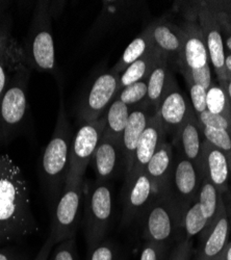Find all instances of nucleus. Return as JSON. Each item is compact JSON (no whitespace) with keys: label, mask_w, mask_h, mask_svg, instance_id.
<instances>
[{"label":"nucleus","mask_w":231,"mask_h":260,"mask_svg":"<svg viewBox=\"0 0 231 260\" xmlns=\"http://www.w3.org/2000/svg\"><path fill=\"white\" fill-rule=\"evenodd\" d=\"M27 180L7 154L0 155V247L39 233Z\"/></svg>","instance_id":"1"},{"label":"nucleus","mask_w":231,"mask_h":260,"mask_svg":"<svg viewBox=\"0 0 231 260\" xmlns=\"http://www.w3.org/2000/svg\"><path fill=\"white\" fill-rule=\"evenodd\" d=\"M59 86V106L51 138L42 154L39 168L41 188L47 200L50 212L53 210L67 181L70 168V151L74 137L69 123L61 83Z\"/></svg>","instance_id":"2"},{"label":"nucleus","mask_w":231,"mask_h":260,"mask_svg":"<svg viewBox=\"0 0 231 260\" xmlns=\"http://www.w3.org/2000/svg\"><path fill=\"white\" fill-rule=\"evenodd\" d=\"M52 21L46 0L37 2L22 50L26 66L31 71L48 73L57 79Z\"/></svg>","instance_id":"3"},{"label":"nucleus","mask_w":231,"mask_h":260,"mask_svg":"<svg viewBox=\"0 0 231 260\" xmlns=\"http://www.w3.org/2000/svg\"><path fill=\"white\" fill-rule=\"evenodd\" d=\"M31 72L25 60L21 61L0 97V147L9 145L24 132L29 114L27 90Z\"/></svg>","instance_id":"4"},{"label":"nucleus","mask_w":231,"mask_h":260,"mask_svg":"<svg viewBox=\"0 0 231 260\" xmlns=\"http://www.w3.org/2000/svg\"><path fill=\"white\" fill-rule=\"evenodd\" d=\"M83 229L88 249L106 240L114 218V194L109 182L95 180L83 187Z\"/></svg>","instance_id":"5"},{"label":"nucleus","mask_w":231,"mask_h":260,"mask_svg":"<svg viewBox=\"0 0 231 260\" xmlns=\"http://www.w3.org/2000/svg\"><path fill=\"white\" fill-rule=\"evenodd\" d=\"M142 237L144 241L171 245L181 230L182 212L167 189L156 193L142 215Z\"/></svg>","instance_id":"6"},{"label":"nucleus","mask_w":231,"mask_h":260,"mask_svg":"<svg viewBox=\"0 0 231 260\" xmlns=\"http://www.w3.org/2000/svg\"><path fill=\"white\" fill-rule=\"evenodd\" d=\"M85 179L67 177L66 184L51 211L48 240L54 245L75 237L81 221Z\"/></svg>","instance_id":"7"},{"label":"nucleus","mask_w":231,"mask_h":260,"mask_svg":"<svg viewBox=\"0 0 231 260\" xmlns=\"http://www.w3.org/2000/svg\"><path fill=\"white\" fill-rule=\"evenodd\" d=\"M183 46L177 64L184 79H191L206 90L213 83L211 59L205 45L203 34L198 22L186 21L181 26Z\"/></svg>","instance_id":"8"},{"label":"nucleus","mask_w":231,"mask_h":260,"mask_svg":"<svg viewBox=\"0 0 231 260\" xmlns=\"http://www.w3.org/2000/svg\"><path fill=\"white\" fill-rule=\"evenodd\" d=\"M119 78L120 74L110 70L94 79L78 103L77 117L80 123L96 121L106 114L119 93Z\"/></svg>","instance_id":"9"},{"label":"nucleus","mask_w":231,"mask_h":260,"mask_svg":"<svg viewBox=\"0 0 231 260\" xmlns=\"http://www.w3.org/2000/svg\"><path fill=\"white\" fill-rule=\"evenodd\" d=\"M104 126H106L104 115L96 121L80 124L72 140L69 177L74 179L85 178V173L102 138Z\"/></svg>","instance_id":"10"},{"label":"nucleus","mask_w":231,"mask_h":260,"mask_svg":"<svg viewBox=\"0 0 231 260\" xmlns=\"http://www.w3.org/2000/svg\"><path fill=\"white\" fill-rule=\"evenodd\" d=\"M202 176L198 168L180 153L177 154L166 189L171 194L182 215L188 206L198 200Z\"/></svg>","instance_id":"11"},{"label":"nucleus","mask_w":231,"mask_h":260,"mask_svg":"<svg viewBox=\"0 0 231 260\" xmlns=\"http://www.w3.org/2000/svg\"><path fill=\"white\" fill-rule=\"evenodd\" d=\"M198 24L203 34L209 59L216 72L218 83L222 86L227 80L225 70V47L217 10L212 3L202 5L197 13Z\"/></svg>","instance_id":"12"},{"label":"nucleus","mask_w":231,"mask_h":260,"mask_svg":"<svg viewBox=\"0 0 231 260\" xmlns=\"http://www.w3.org/2000/svg\"><path fill=\"white\" fill-rule=\"evenodd\" d=\"M90 165L98 181L109 182L120 175L125 176L126 161L122 142L102 136Z\"/></svg>","instance_id":"13"},{"label":"nucleus","mask_w":231,"mask_h":260,"mask_svg":"<svg viewBox=\"0 0 231 260\" xmlns=\"http://www.w3.org/2000/svg\"><path fill=\"white\" fill-rule=\"evenodd\" d=\"M155 196L152 183L143 172L127 185L123 186V213L121 226L130 225L135 220L141 219Z\"/></svg>","instance_id":"14"},{"label":"nucleus","mask_w":231,"mask_h":260,"mask_svg":"<svg viewBox=\"0 0 231 260\" xmlns=\"http://www.w3.org/2000/svg\"><path fill=\"white\" fill-rule=\"evenodd\" d=\"M13 18L10 10L0 21V97L21 61L24 60L22 46L12 34Z\"/></svg>","instance_id":"15"},{"label":"nucleus","mask_w":231,"mask_h":260,"mask_svg":"<svg viewBox=\"0 0 231 260\" xmlns=\"http://www.w3.org/2000/svg\"><path fill=\"white\" fill-rule=\"evenodd\" d=\"M166 130L158 119L157 115L154 113L150 121L147 125L146 129L139 141L136 153L133 159V165L130 172L127 176L124 177V185H127L134 178H136L141 173L145 172V169L150 161L153 154L160 146V144L166 141Z\"/></svg>","instance_id":"16"},{"label":"nucleus","mask_w":231,"mask_h":260,"mask_svg":"<svg viewBox=\"0 0 231 260\" xmlns=\"http://www.w3.org/2000/svg\"><path fill=\"white\" fill-rule=\"evenodd\" d=\"M230 222L224 198L213 223L200 236L201 244L198 249L197 260H217L224 248L229 243Z\"/></svg>","instance_id":"17"},{"label":"nucleus","mask_w":231,"mask_h":260,"mask_svg":"<svg viewBox=\"0 0 231 260\" xmlns=\"http://www.w3.org/2000/svg\"><path fill=\"white\" fill-rule=\"evenodd\" d=\"M192 112L193 108L179 91L174 79L166 91L155 111L166 133L169 130L176 132Z\"/></svg>","instance_id":"18"},{"label":"nucleus","mask_w":231,"mask_h":260,"mask_svg":"<svg viewBox=\"0 0 231 260\" xmlns=\"http://www.w3.org/2000/svg\"><path fill=\"white\" fill-rule=\"evenodd\" d=\"M199 171L202 178L211 181L224 194L228 189L230 164L228 156L213 145L203 141Z\"/></svg>","instance_id":"19"},{"label":"nucleus","mask_w":231,"mask_h":260,"mask_svg":"<svg viewBox=\"0 0 231 260\" xmlns=\"http://www.w3.org/2000/svg\"><path fill=\"white\" fill-rule=\"evenodd\" d=\"M150 111L151 107L148 104L139 106L131 110L127 125H126L122 138V145L124 149V155L126 161L125 176H127L128 173L130 172L133 159L136 153L139 141L147 125H148L151 116L155 113Z\"/></svg>","instance_id":"20"},{"label":"nucleus","mask_w":231,"mask_h":260,"mask_svg":"<svg viewBox=\"0 0 231 260\" xmlns=\"http://www.w3.org/2000/svg\"><path fill=\"white\" fill-rule=\"evenodd\" d=\"M154 47L168 58L177 62L183 46V31L181 27L164 19H158L148 26Z\"/></svg>","instance_id":"21"},{"label":"nucleus","mask_w":231,"mask_h":260,"mask_svg":"<svg viewBox=\"0 0 231 260\" xmlns=\"http://www.w3.org/2000/svg\"><path fill=\"white\" fill-rule=\"evenodd\" d=\"M203 141L201 125L193 111L176 130V142L180 148V154L192 161L198 170Z\"/></svg>","instance_id":"22"},{"label":"nucleus","mask_w":231,"mask_h":260,"mask_svg":"<svg viewBox=\"0 0 231 260\" xmlns=\"http://www.w3.org/2000/svg\"><path fill=\"white\" fill-rule=\"evenodd\" d=\"M174 162L172 146L163 141L145 169L146 175L150 179L155 194L164 190L169 182Z\"/></svg>","instance_id":"23"},{"label":"nucleus","mask_w":231,"mask_h":260,"mask_svg":"<svg viewBox=\"0 0 231 260\" xmlns=\"http://www.w3.org/2000/svg\"><path fill=\"white\" fill-rule=\"evenodd\" d=\"M173 80L169 58L160 53L148 77V104L154 112Z\"/></svg>","instance_id":"24"},{"label":"nucleus","mask_w":231,"mask_h":260,"mask_svg":"<svg viewBox=\"0 0 231 260\" xmlns=\"http://www.w3.org/2000/svg\"><path fill=\"white\" fill-rule=\"evenodd\" d=\"M152 49H154L152 36L149 27H147L131 43H129V45L126 47L121 57L111 70L117 74H121L131 63L142 58Z\"/></svg>","instance_id":"25"},{"label":"nucleus","mask_w":231,"mask_h":260,"mask_svg":"<svg viewBox=\"0 0 231 260\" xmlns=\"http://www.w3.org/2000/svg\"><path fill=\"white\" fill-rule=\"evenodd\" d=\"M130 113L131 108L116 97L104 114L106 126H104L102 136L122 142L124 130L127 125Z\"/></svg>","instance_id":"26"},{"label":"nucleus","mask_w":231,"mask_h":260,"mask_svg":"<svg viewBox=\"0 0 231 260\" xmlns=\"http://www.w3.org/2000/svg\"><path fill=\"white\" fill-rule=\"evenodd\" d=\"M134 3H103L102 11L91 30V36L95 37L106 31L110 26L125 21L134 12Z\"/></svg>","instance_id":"27"},{"label":"nucleus","mask_w":231,"mask_h":260,"mask_svg":"<svg viewBox=\"0 0 231 260\" xmlns=\"http://www.w3.org/2000/svg\"><path fill=\"white\" fill-rule=\"evenodd\" d=\"M160 52L154 47L150 52L144 55L142 58L138 59L129 67L126 68L119 78V91L126 88L130 84H134L138 81L148 79L149 74L154 67V64L159 56ZM118 95V94H117Z\"/></svg>","instance_id":"28"},{"label":"nucleus","mask_w":231,"mask_h":260,"mask_svg":"<svg viewBox=\"0 0 231 260\" xmlns=\"http://www.w3.org/2000/svg\"><path fill=\"white\" fill-rule=\"evenodd\" d=\"M223 198V194H221L219 189L211 181L206 178H202L198 194V203L207 220L208 226L215 220Z\"/></svg>","instance_id":"29"},{"label":"nucleus","mask_w":231,"mask_h":260,"mask_svg":"<svg viewBox=\"0 0 231 260\" xmlns=\"http://www.w3.org/2000/svg\"><path fill=\"white\" fill-rule=\"evenodd\" d=\"M208 223L199 206L198 200L188 206L182 215L181 230L184 232L183 238L193 240L195 236H201L207 229Z\"/></svg>","instance_id":"30"},{"label":"nucleus","mask_w":231,"mask_h":260,"mask_svg":"<svg viewBox=\"0 0 231 260\" xmlns=\"http://www.w3.org/2000/svg\"><path fill=\"white\" fill-rule=\"evenodd\" d=\"M206 108L209 113L221 115L231 120L227 93L218 82L213 81L206 92Z\"/></svg>","instance_id":"31"},{"label":"nucleus","mask_w":231,"mask_h":260,"mask_svg":"<svg viewBox=\"0 0 231 260\" xmlns=\"http://www.w3.org/2000/svg\"><path fill=\"white\" fill-rule=\"evenodd\" d=\"M117 98L133 108L148 104V79L138 81L119 91ZM149 105V104H148Z\"/></svg>","instance_id":"32"},{"label":"nucleus","mask_w":231,"mask_h":260,"mask_svg":"<svg viewBox=\"0 0 231 260\" xmlns=\"http://www.w3.org/2000/svg\"><path fill=\"white\" fill-rule=\"evenodd\" d=\"M87 260H126V253L119 244L106 238L97 246L88 249Z\"/></svg>","instance_id":"33"},{"label":"nucleus","mask_w":231,"mask_h":260,"mask_svg":"<svg viewBox=\"0 0 231 260\" xmlns=\"http://www.w3.org/2000/svg\"><path fill=\"white\" fill-rule=\"evenodd\" d=\"M204 141L224 152L228 158L231 156V134L225 129L201 126Z\"/></svg>","instance_id":"34"},{"label":"nucleus","mask_w":231,"mask_h":260,"mask_svg":"<svg viewBox=\"0 0 231 260\" xmlns=\"http://www.w3.org/2000/svg\"><path fill=\"white\" fill-rule=\"evenodd\" d=\"M170 247L159 243L145 241L142 246L140 260H168Z\"/></svg>","instance_id":"35"},{"label":"nucleus","mask_w":231,"mask_h":260,"mask_svg":"<svg viewBox=\"0 0 231 260\" xmlns=\"http://www.w3.org/2000/svg\"><path fill=\"white\" fill-rule=\"evenodd\" d=\"M49 260H79L75 237L56 245L51 252Z\"/></svg>","instance_id":"36"},{"label":"nucleus","mask_w":231,"mask_h":260,"mask_svg":"<svg viewBox=\"0 0 231 260\" xmlns=\"http://www.w3.org/2000/svg\"><path fill=\"white\" fill-rule=\"evenodd\" d=\"M186 84L188 86V91H190L193 111L195 112L196 116H199L201 113L205 112L206 108V92L207 90L203 88L202 85L194 82L191 79H186Z\"/></svg>","instance_id":"37"},{"label":"nucleus","mask_w":231,"mask_h":260,"mask_svg":"<svg viewBox=\"0 0 231 260\" xmlns=\"http://www.w3.org/2000/svg\"><path fill=\"white\" fill-rule=\"evenodd\" d=\"M197 118H198V121L201 126H208V127H213V128L225 129L231 134V120L224 116L212 114L206 110L205 112H203L199 116H197Z\"/></svg>","instance_id":"38"},{"label":"nucleus","mask_w":231,"mask_h":260,"mask_svg":"<svg viewBox=\"0 0 231 260\" xmlns=\"http://www.w3.org/2000/svg\"><path fill=\"white\" fill-rule=\"evenodd\" d=\"M194 253L192 240L181 238L175 248L170 252L168 260H192Z\"/></svg>","instance_id":"39"},{"label":"nucleus","mask_w":231,"mask_h":260,"mask_svg":"<svg viewBox=\"0 0 231 260\" xmlns=\"http://www.w3.org/2000/svg\"><path fill=\"white\" fill-rule=\"evenodd\" d=\"M215 6V4H214ZM216 8V6H215ZM217 15H218V20L221 26V31L223 36V42H224V47H225V52L231 53V21L228 19V17L219 11L217 8Z\"/></svg>","instance_id":"40"},{"label":"nucleus","mask_w":231,"mask_h":260,"mask_svg":"<svg viewBox=\"0 0 231 260\" xmlns=\"http://www.w3.org/2000/svg\"><path fill=\"white\" fill-rule=\"evenodd\" d=\"M0 260H28V258L11 246L0 247Z\"/></svg>","instance_id":"41"},{"label":"nucleus","mask_w":231,"mask_h":260,"mask_svg":"<svg viewBox=\"0 0 231 260\" xmlns=\"http://www.w3.org/2000/svg\"><path fill=\"white\" fill-rule=\"evenodd\" d=\"M54 245L47 238L43 246H42L41 250L39 251V253L37 254V256L34 258V260H49Z\"/></svg>","instance_id":"42"},{"label":"nucleus","mask_w":231,"mask_h":260,"mask_svg":"<svg viewBox=\"0 0 231 260\" xmlns=\"http://www.w3.org/2000/svg\"><path fill=\"white\" fill-rule=\"evenodd\" d=\"M47 6H48L50 15L52 16L53 20H55L60 16L62 11H64L66 3L65 2H47Z\"/></svg>","instance_id":"43"},{"label":"nucleus","mask_w":231,"mask_h":260,"mask_svg":"<svg viewBox=\"0 0 231 260\" xmlns=\"http://www.w3.org/2000/svg\"><path fill=\"white\" fill-rule=\"evenodd\" d=\"M218 5L215 4V6L217 7V9L219 11H221L222 13H224L230 20H231V2H225V3H217Z\"/></svg>","instance_id":"44"},{"label":"nucleus","mask_w":231,"mask_h":260,"mask_svg":"<svg viewBox=\"0 0 231 260\" xmlns=\"http://www.w3.org/2000/svg\"><path fill=\"white\" fill-rule=\"evenodd\" d=\"M217 260H231V242L227 244Z\"/></svg>","instance_id":"45"},{"label":"nucleus","mask_w":231,"mask_h":260,"mask_svg":"<svg viewBox=\"0 0 231 260\" xmlns=\"http://www.w3.org/2000/svg\"><path fill=\"white\" fill-rule=\"evenodd\" d=\"M223 88L225 89L229 101V106H230V112H231V75H227V80L224 83Z\"/></svg>","instance_id":"46"},{"label":"nucleus","mask_w":231,"mask_h":260,"mask_svg":"<svg viewBox=\"0 0 231 260\" xmlns=\"http://www.w3.org/2000/svg\"><path fill=\"white\" fill-rule=\"evenodd\" d=\"M11 7V2H0V21H2L4 15L9 11Z\"/></svg>","instance_id":"47"},{"label":"nucleus","mask_w":231,"mask_h":260,"mask_svg":"<svg viewBox=\"0 0 231 260\" xmlns=\"http://www.w3.org/2000/svg\"><path fill=\"white\" fill-rule=\"evenodd\" d=\"M225 70L227 75H231V53L225 54Z\"/></svg>","instance_id":"48"},{"label":"nucleus","mask_w":231,"mask_h":260,"mask_svg":"<svg viewBox=\"0 0 231 260\" xmlns=\"http://www.w3.org/2000/svg\"><path fill=\"white\" fill-rule=\"evenodd\" d=\"M226 204V203H225ZM226 209H227V213H228V218H229V222H230V227H231V200L229 205L226 204Z\"/></svg>","instance_id":"49"},{"label":"nucleus","mask_w":231,"mask_h":260,"mask_svg":"<svg viewBox=\"0 0 231 260\" xmlns=\"http://www.w3.org/2000/svg\"><path fill=\"white\" fill-rule=\"evenodd\" d=\"M229 164H230V170H231V156H230V158H229Z\"/></svg>","instance_id":"50"},{"label":"nucleus","mask_w":231,"mask_h":260,"mask_svg":"<svg viewBox=\"0 0 231 260\" xmlns=\"http://www.w3.org/2000/svg\"><path fill=\"white\" fill-rule=\"evenodd\" d=\"M195 260H197V259H195Z\"/></svg>","instance_id":"51"}]
</instances>
